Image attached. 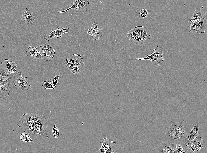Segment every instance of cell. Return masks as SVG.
<instances>
[{
	"label": "cell",
	"instance_id": "6da1fadb",
	"mask_svg": "<svg viewBox=\"0 0 207 153\" xmlns=\"http://www.w3.org/2000/svg\"><path fill=\"white\" fill-rule=\"evenodd\" d=\"M19 75L18 72L13 73L6 72L0 66V98L4 99L12 94L16 89L15 82Z\"/></svg>",
	"mask_w": 207,
	"mask_h": 153
},
{
	"label": "cell",
	"instance_id": "277c9868",
	"mask_svg": "<svg viewBox=\"0 0 207 153\" xmlns=\"http://www.w3.org/2000/svg\"><path fill=\"white\" fill-rule=\"evenodd\" d=\"M41 116L35 113H25L21 117L17 125L24 132L34 135L35 125Z\"/></svg>",
	"mask_w": 207,
	"mask_h": 153
},
{
	"label": "cell",
	"instance_id": "30bf717a",
	"mask_svg": "<svg viewBox=\"0 0 207 153\" xmlns=\"http://www.w3.org/2000/svg\"><path fill=\"white\" fill-rule=\"evenodd\" d=\"M89 4L87 0H75L73 5L67 9L62 11H59L58 13H64L71 9H74L77 13H83L87 11V5Z\"/></svg>",
	"mask_w": 207,
	"mask_h": 153
},
{
	"label": "cell",
	"instance_id": "5bb4252c",
	"mask_svg": "<svg viewBox=\"0 0 207 153\" xmlns=\"http://www.w3.org/2000/svg\"><path fill=\"white\" fill-rule=\"evenodd\" d=\"M18 72L19 75L15 82L16 89L17 90H29L31 88V86L29 84L28 78L27 77H23L21 72L19 71Z\"/></svg>",
	"mask_w": 207,
	"mask_h": 153
},
{
	"label": "cell",
	"instance_id": "8fae6325",
	"mask_svg": "<svg viewBox=\"0 0 207 153\" xmlns=\"http://www.w3.org/2000/svg\"><path fill=\"white\" fill-rule=\"evenodd\" d=\"M185 147L190 153H196L205 147L203 144V139L199 137L188 143Z\"/></svg>",
	"mask_w": 207,
	"mask_h": 153
},
{
	"label": "cell",
	"instance_id": "9c48e42d",
	"mask_svg": "<svg viewBox=\"0 0 207 153\" xmlns=\"http://www.w3.org/2000/svg\"><path fill=\"white\" fill-rule=\"evenodd\" d=\"M87 36L90 39L98 40L102 36L103 31L101 26L95 22L91 25L87 30Z\"/></svg>",
	"mask_w": 207,
	"mask_h": 153
},
{
	"label": "cell",
	"instance_id": "ac0fdd59",
	"mask_svg": "<svg viewBox=\"0 0 207 153\" xmlns=\"http://www.w3.org/2000/svg\"><path fill=\"white\" fill-rule=\"evenodd\" d=\"M203 18L201 11V9L197 8L195 9L194 13L191 15V18L188 19L190 26L196 24Z\"/></svg>",
	"mask_w": 207,
	"mask_h": 153
},
{
	"label": "cell",
	"instance_id": "8992f818",
	"mask_svg": "<svg viewBox=\"0 0 207 153\" xmlns=\"http://www.w3.org/2000/svg\"><path fill=\"white\" fill-rule=\"evenodd\" d=\"M164 54L163 48L161 46H157L153 49L150 55H148L147 57L144 58H136V60H149L151 61L155 66H157L163 62L164 58L162 55Z\"/></svg>",
	"mask_w": 207,
	"mask_h": 153
},
{
	"label": "cell",
	"instance_id": "9a60e30c",
	"mask_svg": "<svg viewBox=\"0 0 207 153\" xmlns=\"http://www.w3.org/2000/svg\"><path fill=\"white\" fill-rule=\"evenodd\" d=\"M190 27L189 32L204 34L207 29V21L203 17L198 22Z\"/></svg>",
	"mask_w": 207,
	"mask_h": 153
},
{
	"label": "cell",
	"instance_id": "d4e9b609",
	"mask_svg": "<svg viewBox=\"0 0 207 153\" xmlns=\"http://www.w3.org/2000/svg\"><path fill=\"white\" fill-rule=\"evenodd\" d=\"M59 76H60L58 75H54L50 79V82L54 87H56Z\"/></svg>",
	"mask_w": 207,
	"mask_h": 153
},
{
	"label": "cell",
	"instance_id": "5b68a950",
	"mask_svg": "<svg viewBox=\"0 0 207 153\" xmlns=\"http://www.w3.org/2000/svg\"><path fill=\"white\" fill-rule=\"evenodd\" d=\"M64 64L73 74L79 73L81 71L84 62L80 55L72 54L66 58Z\"/></svg>",
	"mask_w": 207,
	"mask_h": 153
},
{
	"label": "cell",
	"instance_id": "7c38bea8",
	"mask_svg": "<svg viewBox=\"0 0 207 153\" xmlns=\"http://www.w3.org/2000/svg\"><path fill=\"white\" fill-rule=\"evenodd\" d=\"M39 47L44 60L46 61L52 60L55 53V50L53 48V45L47 43L45 44L44 46L39 45Z\"/></svg>",
	"mask_w": 207,
	"mask_h": 153
},
{
	"label": "cell",
	"instance_id": "83f0119b",
	"mask_svg": "<svg viewBox=\"0 0 207 153\" xmlns=\"http://www.w3.org/2000/svg\"><path fill=\"white\" fill-rule=\"evenodd\" d=\"M112 153H117V152L116 151H115L113 152Z\"/></svg>",
	"mask_w": 207,
	"mask_h": 153
},
{
	"label": "cell",
	"instance_id": "3957f363",
	"mask_svg": "<svg viewBox=\"0 0 207 153\" xmlns=\"http://www.w3.org/2000/svg\"><path fill=\"white\" fill-rule=\"evenodd\" d=\"M127 39L133 43L143 44L145 40L151 38L150 32L146 27L137 26L131 29L127 33Z\"/></svg>",
	"mask_w": 207,
	"mask_h": 153
},
{
	"label": "cell",
	"instance_id": "7402d4cb",
	"mask_svg": "<svg viewBox=\"0 0 207 153\" xmlns=\"http://www.w3.org/2000/svg\"><path fill=\"white\" fill-rule=\"evenodd\" d=\"M170 145L177 153H186L187 150L185 147L179 144L170 143Z\"/></svg>",
	"mask_w": 207,
	"mask_h": 153
},
{
	"label": "cell",
	"instance_id": "7a4b0ae2",
	"mask_svg": "<svg viewBox=\"0 0 207 153\" xmlns=\"http://www.w3.org/2000/svg\"><path fill=\"white\" fill-rule=\"evenodd\" d=\"M184 121V120L179 122H174L165 130V137L170 143L178 144L186 138L187 133L183 125Z\"/></svg>",
	"mask_w": 207,
	"mask_h": 153
},
{
	"label": "cell",
	"instance_id": "52a82bcc",
	"mask_svg": "<svg viewBox=\"0 0 207 153\" xmlns=\"http://www.w3.org/2000/svg\"><path fill=\"white\" fill-rule=\"evenodd\" d=\"M48 121L45 117L41 115L39 118L36 122L34 129L35 134H40L41 138L46 139L48 137L49 132L47 129Z\"/></svg>",
	"mask_w": 207,
	"mask_h": 153
},
{
	"label": "cell",
	"instance_id": "44dd1931",
	"mask_svg": "<svg viewBox=\"0 0 207 153\" xmlns=\"http://www.w3.org/2000/svg\"><path fill=\"white\" fill-rule=\"evenodd\" d=\"M159 153H177L167 142H162L159 147Z\"/></svg>",
	"mask_w": 207,
	"mask_h": 153
},
{
	"label": "cell",
	"instance_id": "ffe728a7",
	"mask_svg": "<svg viewBox=\"0 0 207 153\" xmlns=\"http://www.w3.org/2000/svg\"><path fill=\"white\" fill-rule=\"evenodd\" d=\"M200 125L194 124L193 127L185 139L184 144L185 146L188 143L193 140L198 135V129Z\"/></svg>",
	"mask_w": 207,
	"mask_h": 153
},
{
	"label": "cell",
	"instance_id": "ba28073f",
	"mask_svg": "<svg viewBox=\"0 0 207 153\" xmlns=\"http://www.w3.org/2000/svg\"><path fill=\"white\" fill-rule=\"evenodd\" d=\"M99 142L102 146L98 151L99 153H112L116 149V143L111 141L106 138L100 139Z\"/></svg>",
	"mask_w": 207,
	"mask_h": 153
},
{
	"label": "cell",
	"instance_id": "4fadbf2b",
	"mask_svg": "<svg viewBox=\"0 0 207 153\" xmlns=\"http://www.w3.org/2000/svg\"><path fill=\"white\" fill-rule=\"evenodd\" d=\"M71 29L68 28H62L59 29L57 27L50 32L45 34L43 36L44 39L47 41L54 38H59L61 37L64 34L69 33Z\"/></svg>",
	"mask_w": 207,
	"mask_h": 153
},
{
	"label": "cell",
	"instance_id": "603a6c76",
	"mask_svg": "<svg viewBox=\"0 0 207 153\" xmlns=\"http://www.w3.org/2000/svg\"><path fill=\"white\" fill-rule=\"evenodd\" d=\"M20 139L22 142L27 143L33 141L29 136L28 133L24 132L20 135Z\"/></svg>",
	"mask_w": 207,
	"mask_h": 153
},
{
	"label": "cell",
	"instance_id": "e0dca14e",
	"mask_svg": "<svg viewBox=\"0 0 207 153\" xmlns=\"http://www.w3.org/2000/svg\"><path fill=\"white\" fill-rule=\"evenodd\" d=\"M1 65L7 73H13L17 72L15 67H17V64L8 59H5L1 62Z\"/></svg>",
	"mask_w": 207,
	"mask_h": 153
},
{
	"label": "cell",
	"instance_id": "4316f807",
	"mask_svg": "<svg viewBox=\"0 0 207 153\" xmlns=\"http://www.w3.org/2000/svg\"><path fill=\"white\" fill-rule=\"evenodd\" d=\"M52 134L54 137L58 138L60 135L59 132L55 124H54L52 129Z\"/></svg>",
	"mask_w": 207,
	"mask_h": 153
},
{
	"label": "cell",
	"instance_id": "cb8c5ba5",
	"mask_svg": "<svg viewBox=\"0 0 207 153\" xmlns=\"http://www.w3.org/2000/svg\"><path fill=\"white\" fill-rule=\"evenodd\" d=\"M42 86L45 89H55L54 87L52 85L48 80H45L43 81L42 83Z\"/></svg>",
	"mask_w": 207,
	"mask_h": 153
},
{
	"label": "cell",
	"instance_id": "d6986e66",
	"mask_svg": "<svg viewBox=\"0 0 207 153\" xmlns=\"http://www.w3.org/2000/svg\"><path fill=\"white\" fill-rule=\"evenodd\" d=\"M21 20L23 23L25 24H31L36 20L35 16L31 12L26 6V9L24 14L21 16Z\"/></svg>",
	"mask_w": 207,
	"mask_h": 153
},
{
	"label": "cell",
	"instance_id": "2e32d148",
	"mask_svg": "<svg viewBox=\"0 0 207 153\" xmlns=\"http://www.w3.org/2000/svg\"><path fill=\"white\" fill-rule=\"evenodd\" d=\"M26 56L31 59L36 61H41L43 57L36 47L29 46L26 51Z\"/></svg>",
	"mask_w": 207,
	"mask_h": 153
},
{
	"label": "cell",
	"instance_id": "484cf974",
	"mask_svg": "<svg viewBox=\"0 0 207 153\" xmlns=\"http://www.w3.org/2000/svg\"><path fill=\"white\" fill-rule=\"evenodd\" d=\"M149 10L147 9H143L140 10L139 13V16L142 18H144L147 16Z\"/></svg>",
	"mask_w": 207,
	"mask_h": 153
}]
</instances>
